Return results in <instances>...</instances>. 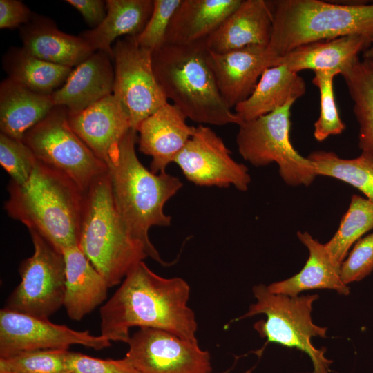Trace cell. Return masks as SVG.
I'll use <instances>...</instances> for the list:
<instances>
[{"mask_svg": "<svg viewBox=\"0 0 373 373\" xmlns=\"http://www.w3.org/2000/svg\"><path fill=\"white\" fill-rule=\"evenodd\" d=\"M190 287L180 277L164 278L138 262L100 309L101 335L128 343L134 327L160 329L198 341V324L188 306Z\"/></svg>", "mask_w": 373, "mask_h": 373, "instance_id": "6da1fadb", "label": "cell"}, {"mask_svg": "<svg viewBox=\"0 0 373 373\" xmlns=\"http://www.w3.org/2000/svg\"><path fill=\"white\" fill-rule=\"evenodd\" d=\"M137 133L129 130L107 163L112 193L129 233L144 245L149 257L164 265L149 238V231L153 226L171 224L164 207L182 183L166 171L154 173L140 162L135 152Z\"/></svg>", "mask_w": 373, "mask_h": 373, "instance_id": "7a4b0ae2", "label": "cell"}, {"mask_svg": "<svg viewBox=\"0 0 373 373\" xmlns=\"http://www.w3.org/2000/svg\"><path fill=\"white\" fill-rule=\"evenodd\" d=\"M4 209L62 253L79 242L84 193L70 180L37 160L26 182L10 181Z\"/></svg>", "mask_w": 373, "mask_h": 373, "instance_id": "3957f363", "label": "cell"}, {"mask_svg": "<svg viewBox=\"0 0 373 373\" xmlns=\"http://www.w3.org/2000/svg\"><path fill=\"white\" fill-rule=\"evenodd\" d=\"M205 39L189 45L164 44L152 52L157 82L186 118L204 124L239 125L222 97L209 62Z\"/></svg>", "mask_w": 373, "mask_h": 373, "instance_id": "277c9868", "label": "cell"}, {"mask_svg": "<svg viewBox=\"0 0 373 373\" xmlns=\"http://www.w3.org/2000/svg\"><path fill=\"white\" fill-rule=\"evenodd\" d=\"M273 29L268 49L280 57L312 42L358 35L373 46V3L270 1Z\"/></svg>", "mask_w": 373, "mask_h": 373, "instance_id": "5b68a950", "label": "cell"}, {"mask_svg": "<svg viewBox=\"0 0 373 373\" xmlns=\"http://www.w3.org/2000/svg\"><path fill=\"white\" fill-rule=\"evenodd\" d=\"M78 247L108 287L120 283L134 266L149 257L144 245L132 237L119 215L108 172L84 193Z\"/></svg>", "mask_w": 373, "mask_h": 373, "instance_id": "8992f818", "label": "cell"}, {"mask_svg": "<svg viewBox=\"0 0 373 373\" xmlns=\"http://www.w3.org/2000/svg\"><path fill=\"white\" fill-rule=\"evenodd\" d=\"M256 302L248 312L238 319L265 314L254 328L267 342L296 348L307 354L312 361L313 373H329L332 361L325 356L326 348H316L311 343L312 337L325 338L327 328L312 322L311 312L317 294L291 297L270 292L267 286L260 284L252 289Z\"/></svg>", "mask_w": 373, "mask_h": 373, "instance_id": "52a82bcc", "label": "cell"}, {"mask_svg": "<svg viewBox=\"0 0 373 373\" xmlns=\"http://www.w3.org/2000/svg\"><path fill=\"white\" fill-rule=\"evenodd\" d=\"M22 142L39 162L68 178L83 193L108 172L107 165L72 130L64 106H55L26 133Z\"/></svg>", "mask_w": 373, "mask_h": 373, "instance_id": "ba28073f", "label": "cell"}, {"mask_svg": "<svg viewBox=\"0 0 373 373\" xmlns=\"http://www.w3.org/2000/svg\"><path fill=\"white\" fill-rule=\"evenodd\" d=\"M289 103L272 112L240 124L236 136L238 151L256 166L275 162L279 174L289 186H309L317 176L312 162L293 146L290 138Z\"/></svg>", "mask_w": 373, "mask_h": 373, "instance_id": "9c48e42d", "label": "cell"}, {"mask_svg": "<svg viewBox=\"0 0 373 373\" xmlns=\"http://www.w3.org/2000/svg\"><path fill=\"white\" fill-rule=\"evenodd\" d=\"M32 255L19 265V284L3 308L41 318H48L64 306L66 290L63 254L37 232L29 231Z\"/></svg>", "mask_w": 373, "mask_h": 373, "instance_id": "30bf717a", "label": "cell"}, {"mask_svg": "<svg viewBox=\"0 0 373 373\" xmlns=\"http://www.w3.org/2000/svg\"><path fill=\"white\" fill-rule=\"evenodd\" d=\"M115 79L113 94L127 113L131 128L168 102L155 78L152 52L135 36L117 40L112 48Z\"/></svg>", "mask_w": 373, "mask_h": 373, "instance_id": "8fae6325", "label": "cell"}, {"mask_svg": "<svg viewBox=\"0 0 373 373\" xmlns=\"http://www.w3.org/2000/svg\"><path fill=\"white\" fill-rule=\"evenodd\" d=\"M111 341L87 330L77 331L26 314L0 311V357L26 352L66 350L81 345L95 350L109 347Z\"/></svg>", "mask_w": 373, "mask_h": 373, "instance_id": "7c38bea8", "label": "cell"}, {"mask_svg": "<svg viewBox=\"0 0 373 373\" xmlns=\"http://www.w3.org/2000/svg\"><path fill=\"white\" fill-rule=\"evenodd\" d=\"M125 357L140 373H211L210 354L198 341L165 330L140 327L131 336Z\"/></svg>", "mask_w": 373, "mask_h": 373, "instance_id": "4fadbf2b", "label": "cell"}, {"mask_svg": "<svg viewBox=\"0 0 373 373\" xmlns=\"http://www.w3.org/2000/svg\"><path fill=\"white\" fill-rule=\"evenodd\" d=\"M174 162L185 178L198 186H234L245 191L251 182L247 167L235 161L223 140L199 124Z\"/></svg>", "mask_w": 373, "mask_h": 373, "instance_id": "5bb4252c", "label": "cell"}, {"mask_svg": "<svg viewBox=\"0 0 373 373\" xmlns=\"http://www.w3.org/2000/svg\"><path fill=\"white\" fill-rule=\"evenodd\" d=\"M278 57L267 46L260 45L225 53L209 50L208 56L219 90L231 108L251 95L263 72L276 66Z\"/></svg>", "mask_w": 373, "mask_h": 373, "instance_id": "9a60e30c", "label": "cell"}, {"mask_svg": "<svg viewBox=\"0 0 373 373\" xmlns=\"http://www.w3.org/2000/svg\"><path fill=\"white\" fill-rule=\"evenodd\" d=\"M68 122L76 135L106 165L131 129L127 113L113 94L82 111H68Z\"/></svg>", "mask_w": 373, "mask_h": 373, "instance_id": "2e32d148", "label": "cell"}, {"mask_svg": "<svg viewBox=\"0 0 373 373\" xmlns=\"http://www.w3.org/2000/svg\"><path fill=\"white\" fill-rule=\"evenodd\" d=\"M187 118L169 102L140 124L139 151L152 157L151 171H165L191 137L195 126H189Z\"/></svg>", "mask_w": 373, "mask_h": 373, "instance_id": "e0dca14e", "label": "cell"}, {"mask_svg": "<svg viewBox=\"0 0 373 373\" xmlns=\"http://www.w3.org/2000/svg\"><path fill=\"white\" fill-rule=\"evenodd\" d=\"M273 29L270 1L242 0L219 27L205 39L207 49L225 53L249 46H268Z\"/></svg>", "mask_w": 373, "mask_h": 373, "instance_id": "ac0fdd59", "label": "cell"}, {"mask_svg": "<svg viewBox=\"0 0 373 373\" xmlns=\"http://www.w3.org/2000/svg\"><path fill=\"white\" fill-rule=\"evenodd\" d=\"M111 59L96 51L77 66L64 85L52 94L55 105L78 112L113 94L115 70Z\"/></svg>", "mask_w": 373, "mask_h": 373, "instance_id": "d6986e66", "label": "cell"}, {"mask_svg": "<svg viewBox=\"0 0 373 373\" xmlns=\"http://www.w3.org/2000/svg\"><path fill=\"white\" fill-rule=\"evenodd\" d=\"M66 290L64 307L68 317L81 321L106 298L108 285L78 245L62 250Z\"/></svg>", "mask_w": 373, "mask_h": 373, "instance_id": "ffe728a7", "label": "cell"}, {"mask_svg": "<svg viewBox=\"0 0 373 373\" xmlns=\"http://www.w3.org/2000/svg\"><path fill=\"white\" fill-rule=\"evenodd\" d=\"M297 237L307 247L309 256L303 268L294 276L273 283L268 290L276 294L298 296L306 290L329 289L342 295H348L350 289L341 276V266L332 258L325 244L307 232H297Z\"/></svg>", "mask_w": 373, "mask_h": 373, "instance_id": "44dd1931", "label": "cell"}, {"mask_svg": "<svg viewBox=\"0 0 373 373\" xmlns=\"http://www.w3.org/2000/svg\"><path fill=\"white\" fill-rule=\"evenodd\" d=\"M23 48L42 60L73 68L95 52L82 37L59 30L52 21L39 17L21 28Z\"/></svg>", "mask_w": 373, "mask_h": 373, "instance_id": "7402d4cb", "label": "cell"}, {"mask_svg": "<svg viewBox=\"0 0 373 373\" xmlns=\"http://www.w3.org/2000/svg\"><path fill=\"white\" fill-rule=\"evenodd\" d=\"M371 46L368 39L358 35L318 41L298 46L279 57L276 66L284 65L297 73L304 70H334L341 73L359 59L361 52Z\"/></svg>", "mask_w": 373, "mask_h": 373, "instance_id": "603a6c76", "label": "cell"}, {"mask_svg": "<svg viewBox=\"0 0 373 373\" xmlns=\"http://www.w3.org/2000/svg\"><path fill=\"white\" fill-rule=\"evenodd\" d=\"M242 0H182L174 12L164 44L189 45L206 39Z\"/></svg>", "mask_w": 373, "mask_h": 373, "instance_id": "cb8c5ba5", "label": "cell"}, {"mask_svg": "<svg viewBox=\"0 0 373 373\" xmlns=\"http://www.w3.org/2000/svg\"><path fill=\"white\" fill-rule=\"evenodd\" d=\"M305 91V82L298 73L281 64L269 67L251 95L234 107V112L242 122L249 121L294 103Z\"/></svg>", "mask_w": 373, "mask_h": 373, "instance_id": "d4e9b609", "label": "cell"}, {"mask_svg": "<svg viewBox=\"0 0 373 373\" xmlns=\"http://www.w3.org/2000/svg\"><path fill=\"white\" fill-rule=\"evenodd\" d=\"M55 106L52 95L35 93L7 78L0 85L1 133L22 140Z\"/></svg>", "mask_w": 373, "mask_h": 373, "instance_id": "484cf974", "label": "cell"}, {"mask_svg": "<svg viewBox=\"0 0 373 373\" xmlns=\"http://www.w3.org/2000/svg\"><path fill=\"white\" fill-rule=\"evenodd\" d=\"M106 15L97 27L82 37L94 52L113 57L112 44L119 37L137 36L147 23L153 9V0H108Z\"/></svg>", "mask_w": 373, "mask_h": 373, "instance_id": "4316f807", "label": "cell"}, {"mask_svg": "<svg viewBox=\"0 0 373 373\" xmlns=\"http://www.w3.org/2000/svg\"><path fill=\"white\" fill-rule=\"evenodd\" d=\"M8 78L37 93L50 95L61 87L73 68L37 58L23 48H12L3 59Z\"/></svg>", "mask_w": 373, "mask_h": 373, "instance_id": "83f0119b", "label": "cell"}, {"mask_svg": "<svg viewBox=\"0 0 373 373\" xmlns=\"http://www.w3.org/2000/svg\"><path fill=\"white\" fill-rule=\"evenodd\" d=\"M358 124V146L373 158V59H357L341 73Z\"/></svg>", "mask_w": 373, "mask_h": 373, "instance_id": "f1b7e54d", "label": "cell"}, {"mask_svg": "<svg viewBox=\"0 0 373 373\" xmlns=\"http://www.w3.org/2000/svg\"><path fill=\"white\" fill-rule=\"evenodd\" d=\"M307 158L316 175L327 176L358 189L373 203V158L361 153L353 159L340 157L332 151L312 152Z\"/></svg>", "mask_w": 373, "mask_h": 373, "instance_id": "f546056e", "label": "cell"}, {"mask_svg": "<svg viewBox=\"0 0 373 373\" xmlns=\"http://www.w3.org/2000/svg\"><path fill=\"white\" fill-rule=\"evenodd\" d=\"M373 229V203L358 195H353L338 230L325 246L333 260L341 266L351 247Z\"/></svg>", "mask_w": 373, "mask_h": 373, "instance_id": "4dcf8cb0", "label": "cell"}, {"mask_svg": "<svg viewBox=\"0 0 373 373\" xmlns=\"http://www.w3.org/2000/svg\"><path fill=\"white\" fill-rule=\"evenodd\" d=\"M313 84L320 93V113L314 126V136L322 142L332 135L341 134L345 129V124L341 119L336 104L333 82L340 75L338 70L314 71Z\"/></svg>", "mask_w": 373, "mask_h": 373, "instance_id": "1f68e13d", "label": "cell"}, {"mask_svg": "<svg viewBox=\"0 0 373 373\" xmlns=\"http://www.w3.org/2000/svg\"><path fill=\"white\" fill-rule=\"evenodd\" d=\"M68 350H46L0 357V373H68Z\"/></svg>", "mask_w": 373, "mask_h": 373, "instance_id": "d6a6232c", "label": "cell"}, {"mask_svg": "<svg viewBox=\"0 0 373 373\" xmlns=\"http://www.w3.org/2000/svg\"><path fill=\"white\" fill-rule=\"evenodd\" d=\"M37 160L22 142L0 135V164L15 184H23L30 178Z\"/></svg>", "mask_w": 373, "mask_h": 373, "instance_id": "836d02e7", "label": "cell"}, {"mask_svg": "<svg viewBox=\"0 0 373 373\" xmlns=\"http://www.w3.org/2000/svg\"><path fill=\"white\" fill-rule=\"evenodd\" d=\"M182 0H153L152 14L143 30L135 37L137 43L152 52L165 43L171 19Z\"/></svg>", "mask_w": 373, "mask_h": 373, "instance_id": "e575fe53", "label": "cell"}, {"mask_svg": "<svg viewBox=\"0 0 373 373\" xmlns=\"http://www.w3.org/2000/svg\"><path fill=\"white\" fill-rule=\"evenodd\" d=\"M373 271V232L357 240L341 265V276L347 284L360 281Z\"/></svg>", "mask_w": 373, "mask_h": 373, "instance_id": "d590c367", "label": "cell"}, {"mask_svg": "<svg viewBox=\"0 0 373 373\" xmlns=\"http://www.w3.org/2000/svg\"><path fill=\"white\" fill-rule=\"evenodd\" d=\"M66 366L68 373H140L126 357L101 359L69 351Z\"/></svg>", "mask_w": 373, "mask_h": 373, "instance_id": "8d00e7d4", "label": "cell"}, {"mask_svg": "<svg viewBox=\"0 0 373 373\" xmlns=\"http://www.w3.org/2000/svg\"><path fill=\"white\" fill-rule=\"evenodd\" d=\"M30 9L21 1H0V28H15L31 20Z\"/></svg>", "mask_w": 373, "mask_h": 373, "instance_id": "74e56055", "label": "cell"}, {"mask_svg": "<svg viewBox=\"0 0 373 373\" xmlns=\"http://www.w3.org/2000/svg\"><path fill=\"white\" fill-rule=\"evenodd\" d=\"M93 28L98 26L106 15V1L102 0H66Z\"/></svg>", "mask_w": 373, "mask_h": 373, "instance_id": "f35d334b", "label": "cell"}, {"mask_svg": "<svg viewBox=\"0 0 373 373\" xmlns=\"http://www.w3.org/2000/svg\"><path fill=\"white\" fill-rule=\"evenodd\" d=\"M363 58L373 59V46L363 52Z\"/></svg>", "mask_w": 373, "mask_h": 373, "instance_id": "ab89813d", "label": "cell"}, {"mask_svg": "<svg viewBox=\"0 0 373 373\" xmlns=\"http://www.w3.org/2000/svg\"><path fill=\"white\" fill-rule=\"evenodd\" d=\"M245 373H252V372H251V370H248V371L245 372Z\"/></svg>", "mask_w": 373, "mask_h": 373, "instance_id": "60d3db41", "label": "cell"}]
</instances>
